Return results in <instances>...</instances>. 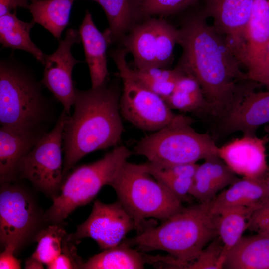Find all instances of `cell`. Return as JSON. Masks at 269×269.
<instances>
[{
    "label": "cell",
    "mask_w": 269,
    "mask_h": 269,
    "mask_svg": "<svg viewBox=\"0 0 269 269\" xmlns=\"http://www.w3.org/2000/svg\"><path fill=\"white\" fill-rule=\"evenodd\" d=\"M206 18L203 12L192 16L179 29L178 44L183 52L177 67L198 82L214 115L221 117L241 98L251 80Z\"/></svg>",
    "instance_id": "1"
},
{
    "label": "cell",
    "mask_w": 269,
    "mask_h": 269,
    "mask_svg": "<svg viewBox=\"0 0 269 269\" xmlns=\"http://www.w3.org/2000/svg\"><path fill=\"white\" fill-rule=\"evenodd\" d=\"M120 93L106 81L86 90L75 89L74 112L63 130V176L87 154L119 144L123 132Z\"/></svg>",
    "instance_id": "2"
},
{
    "label": "cell",
    "mask_w": 269,
    "mask_h": 269,
    "mask_svg": "<svg viewBox=\"0 0 269 269\" xmlns=\"http://www.w3.org/2000/svg\"><path fill=\"white\" fill-rule=\"evenodd\" d=\"M209 203L183 207L160 225L145 227L123 241L141 252H166L173 259L170 267L183 269L218 236L217 215L210 212Z\"/></svg>",
    "instance_id": "3"
},
{
    "label": "cell",
    "mask_w": 269,
    "mask_h": 269,
    "mask_svg": "<svg viewBox=\"0 0 269 269\" xmlns=\"http://www.w3.org/2000/svg\"><path fill=\"white\" fill-rule=\"evenodd\" d=\"M41 83L13 58L0 62V122L1 126L32 131L47 121L49 106Z\"/></svg>",
    "instance_id": "4"
},
{
    "label": "cell",
    "mask_w": 269,
    "mask_h": 269,
    "mask_svg": "<svg viewBox=\"0 0 269 269\" xmlns=\"http://www.w3.org/2000/svg\"><path fill=\"white\" fill-rule=\"evenodd\" d=\"M109 185L139 232L146 219L163 221L183 207L176 196L146 171L144 164L126 161Z\"/></svg>",
    "instance_id": "5"
},
{
    "label": "cell",
    "mask_w": 269,
    "mask_h": 269,
    "mask_svg": "<svg viewBox=\"0 0 269 269\" xmlns=\"http://www.w3.org/2000/svg\"><path fill=\"white\" fill-rule=\"evenodd\" d=\"M192 123L190 117L179 115L171 123L139 140L135 153L164 165L196 163L218 155L219 147L212 138L196 131Z\"/></svg>",
    "instance_id": "6"
},
{
    "label": "cell",
    "mask_w": 269,
    "mask_h": 269,
    "mask_svg": "<svg viewBox=\"0 0 269 269\" xmlns=\"http://www.w3.org/2000/svg\"><path fill=\"white\" fill-rule=\"evenodd\" d=\"M131 155L127 147L117 146L100 159L74 169L44 214V221L59 224L77 207L90 202L104 185H110Z\"/></svg>",
    "instance_id": "7"
},
{
    "label": "cell",
    "mask_w": 269,
    "mask_h": 269,
    "mask_svg": "<svg viewBox=\"0 0 269 269\" xmlns=\"http://www.w3.org/2000/svg\"><path fill=\"white\" fill-rule=\"evenodd\" d=\"M123 83L120 98L121 115L142 130L156 132L174 121L176 114L160 96L151 91L132 75L126 58L125 50L111 53Z\"/></svg>",
    "instance_id": "8"
},
{
    "label": "cell",
    "mask_w": 269,
    "mask_h": 269,
    "mask_svg": "<svg viewBox=\"0 0 269 269\" xmlns=\"http://www.w3.org/2000/svg\"><path fill=\"white\" fill-rule=\"evenodd\" d=\"M64 110L53 129L46 132L20 162L17 173L54 200L63 183L62 145L67 115Z\"/></svg>",
    "instance_id": "9"
},
{
    "label": "cell",
    "mask_w": 269,
    "mask_h": 269,
    "mask_svg": "<svg viewBox=\"0 0 269 269\" xmlns=\"http://www.w3.org/2000/svg\"><path fill=\"white\" fill-rule=\"evenodd\" d=\"M0 192V240L16 251L40 230L42 215L33 197L26 189L10 182ZM35 237V236H34Z\"/></svg>",
    "instance_id": "10"
},
{
    "label": "cell",
    "mask_w": 269,
    "mask_h": 269,
    "mask_svg": "<svg viewBox=\"0 0 269 269\" xmlns=\"http://www.w3.org/2000/svg\"><path fill=\"white\" fill-rule=\"evenodd\" d=\"M134 229V220L120 202L105 204L96 200L89 217L77 226L71 239L77 242L91 238L100 249L106 250L119 245Z\"/></svg>",
    "instance_id": "11"
},
{
    "label": "cell",
    "mask_w": 269,
    "mask_h": 269,
    "mask_svg": "<svg viewBox=\"0 0 269 269\" xmlns=\"http://www.w3.org/2000/svg\"><path fill=\"white\" fill-rule=\"evenodd\" d=\"M81 41L79 32L69 28L65 38L59 41L57 49L50 55H46L44 70L41 84L46 87L69 115L74 105L75 89L72 73L75 65L80 62L71 53V48Z\"/></svg>",
    "instance_id": "12"
},
{
    "label": "cell",
    "mask_w": 269,
    "mask_h": 269,
    "mask_svg": "<svg viewBox=\"0 0 269 269\" xmlns=\"http://www.w3.org/2000/svg\"><path fill=\"white\" fill-rule=\"evenodd\" d=\"M253 3V0H206L203 11L213 19V27L242 65Z\"/></svg>",
    "instance_id": "13"
},
{
    "label": "cell",
    "mask_w": 269,
    "mask_h": 269,
    "mask_svg": "<svg viewBox=\"0 0 269 269\" xmlns=\"http://www.w3.org/2000/svg\"><path fill=\"white\" fill-rule=\"evenodd\" d=\"M267 134L263 137L243 135L219 147V157L236 174L244 178L263 179L267 171Z\"/></svg>",
    "instance_id": "14"
},
{
    "label": "cell",
    "mask_w": 269,
    "mask_h": 269,
    "mask_svg": "<svg viewBox=\"0 0 269 269\" xmlns=\"http://www.w3.org/2000/svg\"><path fill=\"white\" fill-rule=\"evenodd\" d=\"M221 118V131L228 134L241 132L255 135L258 128L269 123V89L256 92L251 87Z\"/></svg>",
    "instance_id": "15"
},
{
    "label": "cell",
    "mask_w": 269,
    "mask_h": 269,
    "mask_svg": "<svg viewBox=\"0 0 269 269\" xmlns=\"http://www.w3.org/2000/svg\"><path fill=\"white\" fill-rule=\"evenodd\" d=\"M269 42V0H253L242 65L252 81L263 63Z\"/></svg>",
    "instance_id": "16"
},
{
    "label": "cell",
    "mask_w": 269,
    "mask_h": 269,
    "mask_svg": "<svg viewBox=\"0 0 269 269\" xmlns=\"http://www.w3.org/2000/svg\"><path fill=\"white\" fill-rule=\"evenodd\" d=\"M46 133L43 129L26 131L1 126L0 129V183L11 182L18 175L21 160Z\"/></svg>",
    "instance_id": "17"
},
{
    "label": "cell",
    "mask_w": 269,
    "mask_h": 269,
    "mask_svg": "<svg viewBox=\"0 0 269 269\" xmlns=\"http://www.w3.org/2000/svg\"><path fill=\"white\" fill-rule=\"evenodd\" d=\"M238 179L218 155L209 157L198 165L191 195L199 202H210L219 191Z\"/></svg>",
    "instance_id": "18"
},
{
    "label": "cell",
    "mask_w": 269,
    "mask_h": 269,
    "mask_svg": "<svg viewBox=\"0 0 269 269\" xmlns=\"http://www.w3.org/2000/svg\"><path fill=\"white\" fill-rule=\"evenodd\" d=\"M79 32L89 68L91 87L95 88L104 83L108 75L106 51L109 42L104 33L96 27L91 14L87 10Z\"/></svg>",
    "instance_id": "19"
},
{
    "label": "cell",
    "mask_w": 269,
    "mask_h": 269,
    "mask_svg": "<svg viewBox=\"0 0 269 269\" xmlns=\"http://www.w3.org/2000/svg\"><path fill=\"white\" fill-rule=\"evenodd\" d=\"M267 199L263 179L243 177L216 195L209 207L213 215H217L230 208L260 206Z\"/></svg>",
    "instance_id": "20"
},
{
    "label": "cell",
    "mask_w": 269,
    "mask_h": 269,
    "mask_svg": "<svg viewBox=\"0 0 269 269\" xmlns=\"http://www.w3.org/2000/svg\"><path fill=\"white\" fill-rule=\"evenodd\" d=\"M223 269H269V237L243 236L227 254Z\"/></svg>",
    "instance_id": "21"
},
{
    "label": "cell",
    "mask_w": 269,
    "mask_h": 269,
    "mask_svg": "<svg viewBox=\"0 0 269 269\" xmlns=\"http://www.w3.org/2000/svg\"><path fill=\"white\" fill-rule=\"evenodd\" d=\"M158 19L134 26L124 39L126 50L133 56L138 69L156 67Z\"/></svg>",
    "instance_id": "22"
},
{
    "label": "cell",
    "mask_w": 269,
    "mask_h": 269,
    "mask_svg": "<svg viewBox=\"0 0 269 269\" xmlns=\"http://www.w3.org/2000/svg\"><path fill=\"white\" fill-rule=\"evenodd\" d=\"M154 263V256L134 249L123 241L119 245L91 257L83 263L81 269H141L146 264Z\"/></svg>",
    "instance_id": "23"
},
{
    "label": "cell",
    "mask_w": 269,
    "mask_h": 269,
    "mask_svg": "<svg viewBox=\"0 0 269 269\" xmlns=\"http://www.w3.org/2000/svg\"><path fill=\"white\" fill-rule=\"evenodd\" d=\"M36 23L20 20L16 13L0 16V42L3 48L24 50L44 65L46 55L31 40L30 31Z\"/></svg>",
    "instance_id": "24"
},
{
    "label": "cell",
    "mask_w": 269,
    "mask_h": 269,
    "mask_svg": "<svg viewBox=\"0 0 269 269\" xmlns=\"http://www.w3.org/2000/svg\"><path fill=\"white\" fill-rule=\"evenodd\" d=\"M172 109L192 113L207 112L214 115L198 82L184 73L178 80L173 92L164 99Z\"/></svg>",
    "instance_id": "25"
},
{
    "label": "cell",
    "mask_w": 269,
    "mask_h": 269,
    "mask_svg": "<svg viewBox=\"0 0 269 269\" xmlns=\"http://www.w3.org/2000/svg\"><path fill=\"white\" fill-rule=\"evenodd\" d=\"M75 0H31L28 9L33 19L49 31L58 40L69 23Z\"/></svg>",
    "instance_id": "26"
},
{
    "label": "cell",
    "mask_w": 269,
    "mask_h": 269,
    "mask_svg": "<svg viewBox=\"0 0 269 269\" xmlns=\"http://www.w3.org/2000/svg\"><path fill=\"white\" fill-rule=\"evenodd\" d=\"M260 206L230 208L217 215L218 236L223 244L222 257L224 263L229 251L237 244L247 229L251 214Z\"/></svg>",
    "instance_id": "27"
},
{
    "label": "cell",
    "mask_w": 269,
    "mask_h": 269,
    "mask_svg": "<svg viewBox=\"0 0 269 269\" xmlns=\"http://www.w3.org/2000/svg\"><path fill=\"white\" fill-rule=\"evenodd\" d=\"M103 8L109 23V28L104 32L109 43L120 38L131 29L134 13L131 0H98Z\"/></svg>",
    "instance_id": "28"
},
{
    "label": "cell",
    "mask_w": 269,
    "mask_h": 269,
    "mask_svg": "<svg viewBox=\"0 0 269 269\" xmlns=\"http://www.w3.org/2000/svg\"><path fill=\"white\" fill-rule=\"evenodd\" d=\"M131 72L140 83L163 99L173 92L178 80L184 73L177 66L172 70L159 67L131 68Z\"/></svg>",
    "instance_id": "29"
},
{
    "label": "cell",
    "mask_w": 269,
    "mask_h": 269,
    "mask_svg": "<svg viewBox=\"0 0 269 269\" xmlns=\"http://www.w3.org/2000/svg\"><path fill=\"white\" fill-rule=\"evenodd\" d=\"M70 238L57 224L42 229L34 237L37 245L32 256L48 265L62 253L65 242Z\"/></svg>",
    "instance_id": "30"
},
{
    "label": "cell",
    "mask_w": 269,
    "mask_h": 269,
    "mask_svg": "<svg viewBox=\"0 0 269 269\" xmlns=\"http://www.w3.org/2000/svg\"><path fill=\"white\" fill-rule=\"evenodd\" d=\"M179 29L165 20L158 19L156 67L165 68L172 57L173 52L178 43Z\"/></svg>",
    "instance_id": "31"
},
{
    "label": "cell",
    "mask_w": 269,
    "mask_h": 269,
    "mask_svg": "<svg viewBox=\"0 0 269 269\" xmlns=\"http://www.w3.org/2000/svg\"><path fill=\"white\" fill-rule=\"evenodd\" d=\"M222 252L223 244L218 236L202 250L196 259L187 264L183 269H223Z\"/></svg>",
    "instance_id": "32"
},
{
    "label": "cell",
    "mask_w": 269,
    "mask_h": 269,
    "mask_svg": "<svg viewBox=\"0 0 269 269\" xmlns=\"http://www.w3.org/2000/svg\"><path fill=\"white\" fill-rule=\"evenodd\" d=\"M200 0H142L140 12L145 15L170 14Z\"/></svg>",
    "instance_id": "33"
},
{
    "label": "cell",
    "mask_w": 269,
    "mask_h": 269,
    "mask_svg": "<svg viewBox=\"0 0 269 269\" xmlns=\"http://www.w3.org/2000/svg\"><path fill=\"white\" fill-rule=\"evenodd\" d=\"M164 185L182 202L190 200L191 192L193 185L191 178L158 176L154 178Z\"/></svg>",
    "instance_id": "34"
},
{
    "label": "cell",
    "mask_w": 269,
    "mask_h": 269,
    "mask_svg": "<svg viewBox=\"0 0 269 269\" xmlns=\"http://www.w3.org/2000/svg\"><path fill=\"white\" fill-rule=\"evenodd\" d=\"M247 229L269 237V199L253 211L248 220Z\"/></svg>",
    "instance_id": "35"
},
{
    "label": "cell",
    "mask_w": 269,
    "mask_h": 269,
    "mask_svg": "<svg viewBox=\"0 0 269 269\" xmlns=\"http://www.w3.org/2000/svg\"><path fill=\"white\" fill-rule=\"evenodd\" d=\"M67 240L64 244L62 253L50 264L49 269H81L83 262L76 254L74 246Z\"/></svg>",
    "instance_id": "36"
},
{
    "label": "cell",
    "mask_w": 269,
    "mask_h": 269,
    "mask_svg": "<svg viewBox=\"0 0 269 269\" xmlns=\"http://www.w3.org/2000/svg\"><path fill=\"white\" fill-rule=\"evenodd\" d=\"M15 251L16 249L11 246L4 247V251L0 255V269H21L20 261L14 256Z\"/></svg>",
    "instance_id": "37"
},
{
    "label": "cell",
    "mask_w": 269,
    "mask_h": 269,
    "mask_svg": "<svg viewBox=\"0 0 269 269\" xmlns=\"http://www.w3.org/2000/svg\"><path fill=\"white\" fill-rule=\"evenodd\" d=\"M28 0H0V16L10 13L17 7L28 8Z\"/></svg>",
    "instance_id": "38"
},
{
    "label": "cell",
    "mask_w": 269,
    "mask_h": 269,
    "mask_svg": "<svg viewBox=\"0 0 269 269\" xmlns=\"http://www.w3.org/2000/svg\"><path fill=\"white\" fill-rule=\"evenodd\" d=\"M269 73V42L266 50L265 57L261 66L257 74L253 78L252 81L260 83L261 81Z\"/></svg>",
    "instance_id": "39"
},
{
    "label": "cell",
    "mask_w": 269,
    "mask_h": 269,
    "mask_svg": "<svg viewBox=\"0 0 269 269\" xmlns=\"http://www.w3.org/2000/svg\"><path fill=\"white\" fill-rule=\"evenodd\" d=\"M25 268L27 269H41L44 268L43 264L31 256L25 261Z\"/></svg>",
    "instance_id": "40"
},
{
    "label": "cell",
    "mask_w": 269,
    "mask_h": 269,
    "mask_svg": "<svg viewBox=\"0 0 269 269\" xmlns=\"http://www.w3.org/2000/svg\"><path fill=\"white\" fill-rule=\"evenodd\" d=\"M267 199H269V165L266 175L263 178Z\"/></svg>",
    "instance_id": "41"
},
{
    "label": "cell",
    "mask_w": 269,
    "mask_h": 269,
    "mask_svg": "<svg viewBox=\"0 0 269 269\" xmlns=\"http://www.w3.org/2000/svg\"><path fill=\"white\" fill-rule=\"evenodd\" d=\"M261 84L266 86L269 89V74L261 81Z\"/></svg>",
    "instance_id": "42"
},
{
    "label": "cell",
    "mask_w": 269,
    "mask_h": 269,
    "mask_svg": "<svg viewBox=\"0 0 269 269\" xmlns=\"http://www.w3.org/2000/svg\"><path fill=\"white\" fill-rule=\"evenodd\" d=\"M95 0V1H98V0Z\"/></svg>",
    "instance_id": "43"
}]
</instances>
